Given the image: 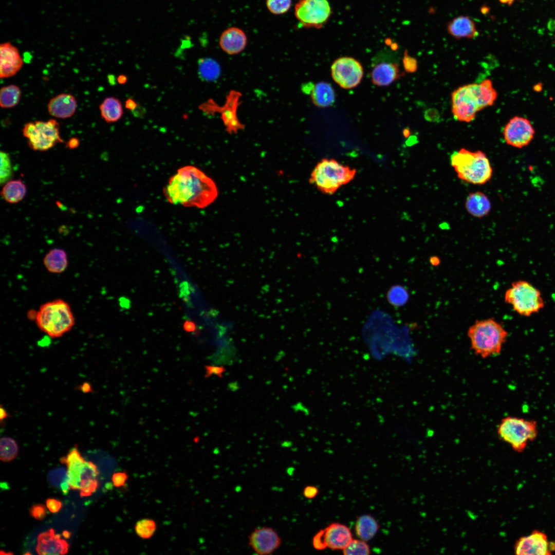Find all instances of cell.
<instances>
[{
  "instance_id": "cell-40",
  "label": "cell",
  "mask_w": 555,
  "mask_h": 555,
  "mask_svg": "<svg viewBox=\"0 0 555 555\" xmlns=\"http://www.w3.org/2000/svg\"><path fill=\"white\" fill-rule=\"evenodd\" d=\"M30 512L34 518L37 520L43 519L46 513L45 506L42 504L34 505L32 506Z\"/></svg>"
},
{
  "instance_id": "cell-51",
  "label": "cell",
  "mask_w": 555,
  "mask_h": 555,
  "mask_svg": "<svg viewBox=\"0 0 555 555\" xmlns=\"http://www.w3.org/2000/svg\"></svg>"
},
{
  "instance_id": "cell-26",
  "label": "cell",
  "mask_w": 555,
  "mask_h": 555,
  "mask_svg": "<svg viewBox=\"0 0 555 555\" xmlns=\"http://www.w3.org/2000/svg\"><path fill=\"white\" fill-rule=\"evenodd\" d=\"M43 263L49 272L53 273H62L65 270L68 265L66 253L61 249H53L45 255Z\"/></svg>"
},
{
  "instance_id": "cell-20",
  "label": "cell",
  "mask_w": 555,
  "mask_h": 555,
  "mask_svg": "<svg viewBox=\"0 0 555 555\" xmlns=\"http://www.w3.org/2000/svg\"><path fill=\"white\" fill-rule=\"evenodd\" d=\"M404 75L400 71L397 63L383 62L375 65L371 70L370 77L372 83L379 86L391 85Z\"/></svg>"
},
{
  "instance_id": "cell-39",
  "label": "cell",
  "mask_w": 555,
  "mask_h": 555,
  "mask_svg": "<svg viewBox=\"0 0 555 555\" xmlns=\"http://www.w3.org/2000/svg\"><path fill=\"white\" fill-rule=\"evenodd\" d=\"M403 65L405 70L408 72H415L417 68V64L416 59L410 56L408 51H405L403 58Z\"/></svg>"
},
{
  "instance_id": "cell-36",
  "label": "cell",
  "mask_w": 555,
  "mask_h": 555,
  "mask_svg": "<svg viewBox=\"0 0 555 555\" xmlns=\"http://www.w3.org/2000/svg\"><path fill=\"white\" fill-rule=\"evenodd\" d=\"M13 176V171L11 159L9 154L3 151L1 152L0 182L3 185L11 180Z\"/></svg>"
},
{
  "instance_id": "cell-33",
  "label": "cell",
  "mask_w": 555,
  "mask_h": 555,
  "mask_svg": "<svg viewBox=\"0 0 555 555\" xmlns=\"http://www.w3.org/2000/svg\"><path fill=\"white\" fill-rule=\"evenodd\" d=\"M0 458L4 461H9L16 457L18 453V446L15 440L8 437L1 439Z\"/></svg>"
},
{
  "instance_id": "cell-23",
  "label": "cell",
  "mask_w": 555,
  "mask_h": 555,
  "mask_svg": "<svg viewBox=\"0 0 555 555\" xmlns=\"http://www.w3.org/2000/svg\"><path fill=\"white\" fill-rule=\"evenodd\" d=\"M67 464V482L72 489H78L80 481V475L83 468L85 460L81 456L76 448L70 450L65 458Z\"/></svg>"
},
{
  "instance_id": "cell-11",
  "label": "cell",
  "mask_w": 555,
  "mask_h": 555,
  "mask_svg": "<svg viewBox=\"0 0 555 555\" xmlns=\"http://www.w3.org/2000/svg\"><path fill=\"white\" fill-rule=\"evenodd\" d=\"M332 79L341 87L351 89L360 83L363 75L361 63L351 57H342L336 59L331 66Z\"/></svg>"
},
{
  "instance_id": "cell-42",
  "label": "cell",
  "mask_w": 555,
  "mask_h": 555,
  "mask_svg": "<svg viewBox=\"0 0 555 555\" xmlns=\"http://www.w3.org/2000/svg\"><path fill=\"white\" fill-rule=\"evenodd\" d=\"M46 506L51 512L56 513L61 508L62 503L55 499L50 498L46 501Z\"/></svg>"
},
{
  "instance_id": "cell-49",
  "label": "cell",
  "mask_w": 555,
  "mask_h": 555,
  "mask_svg": "<svg viewBox=\"0 0 555 555\" xmlns=\"http://www.w3.org/2000/svg\"><path fill=\"white\" fill-rule=\"evenodd\" d=\"M127 81V78L124 75H120L118 78V82L120 84H124Z\"/></svg>"
},
{
  "instance_id": "cell-10",
  "label": "cell",
  "mask_w": 555,
  "mask_h": 555,
  "mask_svg": "<svg viewBox=\"0 0 555 555\" xmlns=\"http://www.w3.org/2000/svg\"><path fill=\"white\" fill-rule=\"evenodd\" d=\"M332 13L328 0H299L294 6V15L302 27L321 29Z\"/></svg>"
},
{
  "instance_id": "cell-3",
  "label": "cell",
  "mask_w": 555,
  "mask_h": 555,
  "mask_svg": "<svg viewBox=\"0 0 555 555\" xmlns=\"http://www.w3.org/2000/svg\"><path fill=\"white\" fill-rule=\"evenodd\" d=\"M452 166L461 180L481 185L490 180L493 169L486 154L481 151H471L465 148L451 156Z\"/></svg>"
},
{
  "instance_id": "cell-13",
  "label": "cell",
  "mask_w": 555,
  "mask_h": 555,
  "mask_svg": "<svg viewBox=\"0 0 555 555\" xmlns=\"http://www.w3.org/2000/svg\"><path fill=\"white\" fill-rule=\"evenodd\" d=\"M535 130L526 118L515 116L511 118L504 128L503 137L506 143L513 147L523 148L534 138Z\"/></svg>"
},
{
  "instance_id": "cell-1",
  "label": "cell",
  "mask_w": 555,
  "mask_h": 555,
  "mask_svg": "<svg viewBox=\"0 0 555 555\" xmlns=\"http://www.w3.org/2000/svg\"><path fill=\"white\" fill-rule=\"evenodd\" d=\"M168 201L173 205L204 208L217 198L218 191L213 180L192 165L177 170L163 189Z\"/></svg>"
},
{
  "instance_id": "cell-50",
  "label": "cell",
  "mask_w": 555,
  "mask_h": 555,
  "mask_svg": "<svg viewBox=\"0 0 555 555\" xmlns=\"http://www.w3.org/2000/svg\"><path fill=\"white\" fill-rule=\"evenodd\" d=\"M502 3L510 5L513 4L515 0H499Z\"/></svg>"
},
{
  "instance_id": "cell-15",
  "label": "cell",
  "mask_w": 555,
  "mask_h": 555,
  "mask_svg": "<svg viewBox=\"0 0 555 555\" xmlns=\"http://www.w3.org/2000/svg\"><path fill=\"white\" fill-rule=\"evenodd\" d=\"M282 543L277 531L270 527H257L248 536V545L259 555L273 553Z\"/></svg>"
},
{
  "instance_id": "cell-38",
  "label": "cell",
  "mask_w": 555,
  "mask_h": 555,
  "mask_svg": "<svg viewBox=\"0 0 555 555\" xmlns=\"http://www.w3.org/2000/svg\"><path fill=\"white\" fill-rule=\"evenodd\" d=\"M156 529V525L152 520H143L136 526V533L141 538H148L152 536Z\"/></svg>"
},
{
  "instance_id": "cell-25",
  "label": "cell",
  "mask_w": 555,
  "mask_h": 555,
  "mask_svg": "<svg viewBox=\"0 0 555 555\" xmlns=\"http://www.w3.org/2000/svg\"><path fill=\"white\" fill-rule=\"evenodd\" d=\"M310 92L313 103L319 107H329L335 102V90L327 82L317 83L313 86Z\"/></svg>"
},
{
  "instance_id": "cell-16",
  "label": "cell",
  "mask_w": 555,
  "mask_h": 555,
  "mask_svg": "<svg viewBox=\"0 0 555 555\" xmlns=\"http://www.w3.org/2000/svg\"><path fill=\"white\" fill-rule=\"evenodd\" d=\"M23 60L18 49L10 42L0 46V78H8L15 75L23 65Z\"/></svg>"
},
{
  "instance_id": "cell-48",
  "label": "cell",
  "mask_w": 555,
  "mask_h": 555,
  "mask_svg": "<svg viewBox=\"0 0 555 555\" xmlns=\"http://www.w3.org/2000/svg\"><path fill=\"white\" fill-rule=\"evenodd\" d=\"M8 417V414L7 411L5 410V409L4 408H3V406L2 405H1V408H0V420H1V421L2 422V421L3 420L5 419Z\"/></svg>"
},
{
  "instance_id": "cell-31",
  "label": "cell",
  "mask_w": 555,
  "mask_h": 555,
  "mask_svg": "<svg viewBox=\"0 0 555 555\" xmlns=\"http://www.w3.org/2000/svg\"><path fill=\"white\" fill-rule=\"evenodd\" d=\"M198 73L206 81H212L217 79L220 73L218 63L211 58H202L198 61Z\"/></svg>"
},
{
  "instance_id": "cell-8",
  "label": "cell",
  "mask_w": 555,
  "mask_h": 555,
  "mask_svg": "<svg viewBox=\"0 0 555 555\" xmlns=\"http://www.w3.org/2000/svg\"><path fill=\"white\" fill-rule=\"evenodd\" d=\"M497 434L514 451L522 452L528 442L536 437V423L534 420L508 416L502 419L497 428Z\"/></svg>"
},
{
  "instance_id": "cell-22",
  "label": "cell",
  "mask_w": 555,
  "mask_h": 555,
  "mask_svg": "<svg viewBox=\"0 0 555 555\" xmlns=\"http://www.w3.org/2000/svg\"><path fill=\"white\" fill-rule=\"evenodd\" d=\"M465 205L467 212L477 218L486 216L491 209V204L488 197L480 191L470 193L466 198Z\"/></svg>"
},
{
  "instance_id": "cell-43",
  "label": "cell",
  "mask_w": 555,
  "mask_h": 555,
  "mask_svg": "<svg viewBox=\"0 0 555 555\" xmlns=\"http://www.w3.org/2000/svg\"><path fill=\"white\" fill-rule=\"evenodd\" d=\"M318 489L314 486H307L303 491V494L305 497L309 499L313 498L318 493Z\"/></svg>"
},
{
  "instance_id": "cell-17",
  "label": "cell",
  "mask_w": 555,
  "mask_h": 555,
  "mask_svg": "<svg viewBox=\"0 0 555 555\" xmlns=\"http://www.w3.org/2000/svg\"><path fill=\"white\" fill-rule=\"evenodd\" d=\"M247 38L245 32L236 27H229L221 33L219 40L220 47L229 54H236L242 52L246 46Z\"/></svg>"
},
{
  "instance_id": "cell-27",
  "label": "cell",
  "mask_w": 555,
  "mask_h": 555,
  "mask_svg": "<svg viewBox=\"0 0 555 555\" xmlns=\"http://www.w3.org/2000/svg\"><path fill=\"white\" fill-rule=\"evenodd\" d=\"M99 109L101 117L107 123L118 121L123 113L121 101L113 97L105 98L100 105Z\"/></svg>"
},
{
  "instance_id": "cell-12",
  "label": "cell",
  "mask_w": 555,
  "mask_h": 555,
  "mask_svg": "<svg viewBox=\"0 0 555 555\" xmlns=\"http://www.w3.org/2000/svg\"><path fill=\"white\" fill-rule=\"evenodd\" d=\"M352 540L351 533L348 527L339 523H334L315 534L312 539V545L317 550L326 548L343 550Z\"/></svg>"
},
{
  "instance_id": "cell-37",
  "label": "cell",
  "mask_w": 555,
  "mask_h": 555,
  "mask_svg": "<svg viewBox=\"0 0 555 555\" xmlns=\"http://www.w3.org/2000/svg\"><path fill=\"white\" fill-rule=\"evenodd\" d=\"M292 4V0H266L268 10L275 15H281L288 12Z\"/></svg>"
},
{
  "instance_id": "cell-34",
  "label": "cell",
  "mask_w": 555,
  "mask_h": 555,
  "mask_svg": "<svg viewBox=\"0 0 555 555\" xmlns=\"http://www.w3.org/2000/svg\"><path fill=\"white\" fill-rule=\"evenodd\" d=\"M386 298L392 305L396 307L400 306L407 302L408 293L406 290L402 286L394 285L388 290Z\"/></svg>"
},
{
  "instance_id": "cell-14",
  "label": "cell",
  "mask_w": 555,
  "mask_h": 555,
  "mask_svg": "<svg viewBox=\"0 0 555 555\" xmlns=\"http://www.w3.org/2000/svg\"><path fill=\"white\" fill-rule=\"evenodd\" d=\"M514 550L517 555H550L555 551V543L550 542L544 532L534 530L519 538L514 544Z\"/></svg>"
},
{
  "instance_id": "cell-4",
  "label": "cell",
  "mask_w": 555,
  "mask_h": 555,
  "mask_svg": "<svg viewBox=\"0 0 555 555\" xmlns=\"http://www.w3.org/2000/svg\"><path fill=\"white\" fill-rule=\"evenodd\" d=\"M35 320L39 328L51 338H58L69 331L75 324L69 305L58 299L42 305Z\"/></svg>"
},
{
  "instance_id": "cell-28",
  "label": "cell",
  "mask_w": 555,
  "mask_h": 555,
  "mask_svg": "<svg viewBox=\"0 0 555 555\" xmlns=\"http://www.w3.org/2000/svg\"><path fill=\"white\" fill-rule=\"evenodd\" d=\"M27 193L25 184L21 179L10 180L5 183L1 191L4 199L10 203H16L25 197Z\"/></svg>"
},
{
  "instance_id": "cell-9",
  "label": "cell",
  "mask_w": 555,
  "mask_h": 555,
  "mask_svg": "<svg viewBox=\"0 0 555 555\" xmlns=\"http://www.w3.org/2000/svg\"><path fill=\"white\" fill-rule=\"evenodd\" d=\"M59 128V124L54 119L35 121L26 123L22 133L27 139L30 148L34 151H45L63 142Z\"/></svg>"
},
{
  "instance_id": "cell-35",
  "label": "cell",
  "mask_w": 555,
  "mask_h": 555,
  "mask_svg": "<svg viewBox=\"0 0 555 555\" xmlns=\"http://www.w3.org/2000/svg\"><path fill=\"white\" fill-rule=\"evenodd\" d=\"M346 555H367L370 553V549L365 541L362 540H352L342 550Z\"/></svg>"
},
{
  "instance_id": "cell-21",
  "label": "cell",
  "mask_w": 555,
  "mask_h": 555,
  "mask_svg": "<svg viewBox=\"0 0 555 555\" xmlns=\"http://www.w3.org/2000/svg\"><path fill=\"white\" fill-rule=\"evenodd\" d=\"M447 30L449 33L456 39H472L478 34L474 22L465 15L453 18L448 23Z\"/></svg>"
},
{
  "instance_id": "cell-30",
  "label": "cell",
  "mask_w": 555,
  "mask_h": 555,
  "mask_svg": "<svg viewBox=\"0 0 555 555\" xmlns=\"http://www.w3.org/2000/svg\"><path fill=\"white\" fill-rule=\"evenodd\" d=\"M21 90L18 86L11 84L2 87L0 90V105L2 108H10L17 105L20 101Z\"/></svg>"
},
{
  "instance_id": "cell-19",
  "label": "cell",
  "mask_w": 555,
  "mask_h": 555,
  "mask_svg": "<svg viewBox=\"0 0 555 555\" xmlns=\"http://www.w3.org/2000/svg\"><path fill=\"white\" fill-rule=\"evenodd\" d=\"M68 545L59 534H55L53 529L41 533L38 538L36 551L39 554H64L68 551Z\"/></svg>"
},
{
  "instance_id": "cell-29",
  "label": "cell",
  "mask_w": 555,
  "mask_h": 555,
  "mask_svg": "<svg viewBox=\"0 0 555 555\" xmlns=\"http://www.w3.org/2000/svg\"><path fill=\"white\" fill-rule=\"evenodd\" d=\"M379 528L377 521L372 516L366 514L358 517L355 526L356 533L362 540L367 541L376 534Z\"/></svg>"
},
{
  "instance_id": "cell-44",
  "label": "cell",
  "mask_w": 555,
  "mask_h": 555,
  "mask_svg": "<svg viewBox=\"0 0 555 555\" xmlns=\"http://www.w3.org/2000/svg\"><path fill=\"white\" fill-rule=\"evenodd\" d=\"M126 478V475L124 473H116L113 475L112 480L115 486L119 487L124 484Z\"/></svg>"
},
{
  "instance_id": "cell-18",
  "label": "cell",
  "mask_w": 555,
  "mask_h": 555,
  "mask_svg": "<svg viewBox=\"0 0 555 555\" xmlns=\"http://www.w3.org/2000/svg\"><path fill=\"white\" fill-rule=\"evenodd\" d=\"M77 108L75 97L71 94L62 93L51 98L47 104L49 114L53 117L66 119L72 117Z\"/></svg>"
},
{
  "instance_id": "cell-2",
  "label": "cell",
  "mask_w": 555,
  "mask_h": 555,
  "mask_svg": "<svg viewBox=\"0 0 555 555\" xmlns=\"http://www.w3.org/2000/svg\"><path fill=\"white\" fill-rule=\"evenodd\" d=\"M474 353L483 358L499 354L506 341L508 332L493 319L477 320L468 331Z\"/></svg>"
},
{
  "instance_id": "cell-46",
  "label": "cell",
  "mask_w": 555,
  "mask_h": 555,
  "mask_svg": "<svg viewBox=\"0 0 555 555\" xmlns=\"http://www.w3.org/2000/svg\"><path fill=\"white\" fill-rule=\"evenodd\" d=\"M80 390L84 393H88L92 391V387L88 382H84L80 386Z\"/></svg>"
},
{
  "instance_id": "cell-6",
  "label": "cell",
  "mask_w": 555,
  "mask_h": 555,
  "mask_svg": "<svg viewBox=\"0 0 555 555\" xmlns=\"http://www.w3.org/2000/svg\"><path fill=\"white\" fill-rule=\"evenodd\" d=\"M452 112L459 121H473L477 112L488 107V102L480 84L471 83L459 87L451 95Z\"/></svg>"
},
{
  "instance_id": "cell-5",
  "label": "cell",
  "mask_w": 555,
  "mask_h": 555,
  "mask_svg": "<svg viewBox=\"0 0 555 555\" xmlns=\"http://www.w3.org/2000/svg\"><path fill=\"white\" fill-rule=\"evenodd\" d=\"M356 170L334 159L324 158L315 166L310 182L321 192L331 195L353 180Z\"/></svg>"
},
{
  "instance_id": "cell-47",
  "label": "cell",
  "mask_w": 555,
  "mask_h": 555,
  "mask_svg": "<svg viewBox=\"0 0 555 555\" xmlns=\"http://www.w3.org/2000/svg\"><path fill=\"white\" fill-rule=\"evenodd\" d=\"M137 107L136 102L132 99H128L125 102V107L130 110H134Z\"/></svg>"
},
{
  "instance_id": "cell-41",
  "label": "cell",
  "mask_w": 555,
  "mask_h": 555,
  "mask_svg": "<svg viewBox=\"0 0 555 555\" xmlns=\"http://www.w3.org/2000/svg\"><path fill=\"white\" fill-rule=\"evenodd\" d=\"M206 377H210L212 375L221 377L225 369L223 366L208 365L206 366Z\"/></svg>"
},
{
  "instance_id": "cell-45",
  "label": "cell",
  "mask_w": 555,
  "mask_h": 555,
  "mask_svg": "<svg viewBox=\"0 0 555 555\" xmlns=\"http://www.w3.org/2000/svg\"><path fill=\"white\" fill-rule=\"evenodd\" d=\"M80 144L79 140L76 137L70 138L66 143V146L69 149L77 148Z\"/></svg>"
},
{
  "instance_id": "cell-32",
  "label": "cell",
  "mask_w": 555,
  "mask_h": 555,
  "mask_svg": "<svg viewBox=\"0 0 555 555\" xmlns=\"http://www.w3.org/2000/svg\"><path fill=\"white\" fill-rule=\"evenodd\" d=\"M50 485L67 493L70 487L67 482V470L64 468H59L50 471L48 476Z\"/></svg>"
},
{
  "instance_id": "cell-7",
  "label": "cell",
  "mask_w": 555,
  "mask_h": 555,
  "mask_svg": "<svg viewBox=\"0 0 555 555\" xmlns=\"http://www.w3.org/2000/svg\"><path fill=\"white\" fill-rule=\"evenodd\" d=\"M504 299L516 313L524 317L538 312L545 305L540 290L525 280L512 283L506 291Z\"/></svg>"
},
{
  "instance_id": "cell-24",
  "label": "cell",
  "mask_w": 555,
  "mask_h": 555,
  "mask_svg": "<svg viewBox=\"0 0 555 555\" xmlns=\"http://www.w3.org/2000/svg\"><path fill=\"white\" fill-rule=\"evenodd\" d=\"M99 472L96 466L91 461H85L80 475L78 490L81 497L90 495L98 486L97 476Z\"/></svg>"
}]
</instances>
